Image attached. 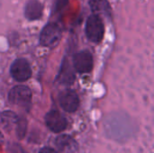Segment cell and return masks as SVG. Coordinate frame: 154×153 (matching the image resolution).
<instances>
[{"mask_svg":"<svg viewBox=\"0 0 154 153\" xmlns=\"http://www.w3.org/2000/svg\"><path fill=\"white\" fill-rule=\"evenodd\" d=\"M8 100L13 106L29 110L32 102V92L26 86H15L9 91Z\"/></svg>","mask_w":154,"mask_h":153,"instance_id":"obj_1","label":"cell"},{"mask_svg":"<svg viewBox=\"0 0 154 153\" xmlns=\"http://www.w3.org/2000/svg\"><path fill=\"white\" fill-rule=\"evenodd\" d=\"M10 73L16 81L24 82L32 77V69L25 59L20 58L13 62L10 68Z\"/></svg>","mask_w":154,"mask_h":153,"instance_id":"obj_4","label":"cell"},{"mask_svg":"<svg viewBox=\"0 0 154 153\" xmlns=\"http://www.w3.org/2000/svg\"><path fill=\"white\" fill-rule=\"evenodd\" d=\"M69 0H55V11L61 10L68 4Z\"/></svg>","mask_w":154,"mask_h":153,"instance_id":"obj_15","label":"cell"},{"mask_svg":"<svg viewBox=\"0 0 154 153\" xmlns=\"http://www.w3.org/2000/svg\"><path fill=\"white\" fill-rule=\"evenodd\" d=\"M26 120L23 118H18L16 123V135L19 139H23V137L25 135L26 132Z\"/></svg>","mask_w":154,"mask_h":153,"instance_id":"obj_13","label":"cell"},{"mask_svg":"<svg viewBox=\"0 0 154 153\" xmlns=\"http://www.w3.org/2000/svg\"><path fill=\"white\" fill-rule=\"evenodd\" d=\"M43 7L38 0H29L24 6V16L29 21L39 20L42 16Z\"/></svg>","mask_w":154,"mask_h":153,"instance_id":"obj_9","label":"cell"},{"mask_svg":"<svg viewBox=\"0 0 154 153\" xmlns=\"http://www.w3.org/2000/svg\"><path fill=\"white\" fill-rule=\"evenodd\" d=\"M94 65L93 56L88 50H81L73 57V67L79 73H88Z\"/></svg>","mask_w":154,"mask_h":153,"instance_id":"obj_5","label":"cell"},{"mask_svg":"<svg viewBox=\"0 0 154 153\" xmlns=\"http://www.w3.org/2000/svg\"><path fill=\"white\" fill-rule=\"evenodd\" d=\"M60 107L69 113L75 112L79 106V98L77 93L71 89H66L62 91L59 97Z\"/></svg>","mask_w":154,"mask_h":153,"instance_id":"obj_7","label":"cell"},{"mask_svg":"<svg viewBox=\"0 0 154 153\" xmlns=\"http://www.w3.org/2000/svg\"><path fill=\"white\" fill-rule=\"evenodd\" d=\"M55 144L60 153H77L79 151V146L76 141L67 134L59 136L55 141Z\"/></svg>","mask_w":154,"mask_h":153,"instance_id":"obj_8","label":"cell"},{"mask_svg":"<svg viewBox=\"0 0 154 153\" xmlns=\"http://www.w3.org/2000/svg\"><path fill=\"white\" fill-rule=\"evenodd\" d=\"M9 153H26V152L23 151V149L20 145L14 143V144H12V145L10 146V148H9Z\"/></svg>","mask_w":154,"mask_h":153,"instance_id":"obj_14","label":"cell"},{"mask_svg":"<svg viewBox=\"0 0 154 153\" xmlns=\"http://www.w3.org/2000/svg\"><path fill=\"white\" fill-rule=\"evenodd\" d=\"M85 32L87 38L90 41L99 43L103 40L105 34V26L101 17L95 14H91L87 20Z\"/></svg>","mask_w":154,"mask_h":153,"instance_id":"obj_2","label":"cell"},{"mask_svg":"<svg viewBox=\"0 0 154 153\" xmlns=\"http://www.w3.org/2000/svg\"><path fill=\"white\" fill-rule=\"evenodd\" d=\"M17 120V115L12 111H5L1 114L2 126L7 132H10L16 125Z\"/></svg>","mask_w":154,"mask_h":153,"instance_id":"obj_12","label":"cell"},{"mask_svg":"<svg viewBox=\"0 0 154 153\" xmlns=\"http://www.w3.org/2000/svg\"><path fill=\"white\" fill-rule=\"evenodd\" d=\"M39 153H58L56 151H54L53 149L51 148H49V147H45V148H42Z\"/></svg>","mask_w":154,"mask_h":153,"instance_id":"obj_16","label":"cell"},{"mask_svg":"<svg viewBox=\"0 0 154 153\" xmlns=\"http://www.w3.org/2000/svg\"><path fill=\"white\" fill-rule=\"evenodd\" d=\"M45 124L53 133H60L67 128L66 118L56 110L50 111L45 115Z\"/></svg>","mask_w":154,"mask_h":153,"instance_id":"obj_6","label":"cell"},{"mask_svg":"<svg viewBox=\"0 0 154 153\" xmlns=\"http://www.w3.org/2000/svg\"><path fill=\"white\" fill-rule=\"evenodd\" d=\"M3 141H4V137H3V134H2L1 132H0V144L3 142Z\"/></svg>","mask_w":154,"mask_h":153,"instance_id":"obj_17","label":"cell"},{"mask_svg":"<svg viewBox=\"0 0 154 153\" xmlns=\"http://www.w3.org/2000/svg\"><path fill=\"white\" fill-rule=\"evenodd\" d=\"M59 79H60V82L64 85H70L73 83L75 79L73 71L70 69L69 62H67L66 60H63L62 62L61 69L59 74Z\"/></svg>","mask_w":154,"mask_h":153,"instance_id":"obj_11","label":"cell"},{"mask_svg":"<svg viewBox=\"0 0 154 153\" xmlns=\"http://www.w3.org/2000/svg\"><path fill=\"white\" fill-rule=\"evenodd\" d=\"M61 37V30L55 23H49L40 34V43L45 47L55 46Z\"/></svg>","mask_w":154,"mask_h":153,"instance_id":"obj_3","label":"cell"},{"mask_svg":"<svg viewBox=\"0 0 154 153\" xmlns=\"http://www.w3.org/2000/svg\"><path fill=\"white\" fill-rule=\"evenodd\" d=\"M89 5L92 12H94L95 14H111V6L107 0H89Z\"/></svg>","mask_w":154,"mask_h":153,"instance_id":"obj_10","label":"cell"}]
</instances>
